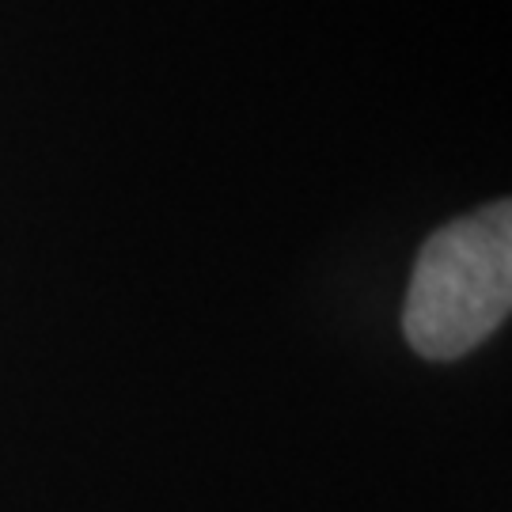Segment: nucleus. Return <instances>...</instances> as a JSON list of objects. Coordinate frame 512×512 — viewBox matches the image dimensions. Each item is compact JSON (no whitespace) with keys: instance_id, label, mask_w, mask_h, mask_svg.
Returning <instances> with one entry per match:
<instances>
[{"instance_id":"1","label":"nucleus","mask_w":512,"mask_h":512,"mask_svg":"<svg viewBox=\"0 0 512 512\" xmlns=\"http://www.w3.org/2000/svg\"><path fill=\"white\" fill-rule=\"evenodd\" d=\"M512 308V209L494 202L444 224L421 247L406 293V342L429 361H456Z\"/></svg>"}]
</instances>
